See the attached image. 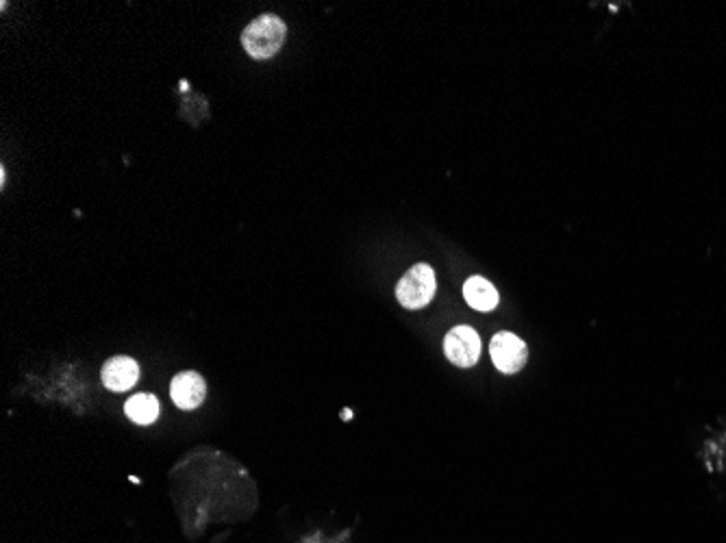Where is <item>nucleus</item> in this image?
<instances>
[{
    "instance_id": "nucleus-1",
    "label": "nucleus",
    "mask_w": 726,
    "mask_h": 543,
    "mask_svg": "<svg viewBox=\"0 0 726 543\" xmlns=\"http://www.w3.org/2000/svg\"><path fill=\"white\" fill-rule=\"evenodd\" d=\"M287 24L279 16H259L248 24L242 33V44L253 59H270L279 53L285 44Z\"/></svg>"
},
{
    "instance_id": "nucleus-2",
    "label": "nucleus",
    "mask_w": 726,
    "mask_h": 543,
    "mask_svg": "<svg viewBox=\"0 0 726 543\" xmlns=\"http://www.w3.org/2000/svg\"><path fill=\"white\" fill-rule=\"evenodd\" d=\"M435 272L431 265L418 263L405 272L396 285V298L405 309H424L435 296Z\"/></svg>"
},
{
    "instance_id": "nucleus-3",
    "label": "nucleus",
    "mask_w": 726,
    "mask_h": 543,
    "mask_svg": "<svg viewBox=\"0 0 726 543\" xmlns=\"http://www.w3.org/2000/svg\"><path fill=\"white\" fill-rule=\"evenodd\" d=\"M444 355L457 368H474L481 359V337L472 326L450 328L444 337Z\"/></svg>"
},
{
    "instance_id": "nucleus-4",
    "label": "nucleus",
    "mask_w": 726,
    "mask_h": 543,
    "mask_svg": "<svg viewBox=\"0 0 726 543\" xmlns=\"http://www.w3.org/2000/svg\"><path fill=\"white\" fill-rule=\"evenodd\" d=\"M490 355L498 372L518 374L524 370V365L529 361V348L518 335L503 331L492 337Z\"/></svg>"
},
{
    "instance_id": "nucleus-5",
    "label": "nucleus",
    "mask_w": 726,
    "mask_h": 543,
    "mask_svg": "<svg viewBox=\"0 0 726 543\" xmlns=\"http://www.w3.org/2000/svg\"><path fill=\"white\" fill-rule=\"evenodd\" d=\"M170 396H172V402L177 404L181 411L198 409L207 398L205 378L194 370L179 372L170 383Z\"/></svg>"
},
{
    "instance_id": "nucleus-6",
    "label": "nucleus",
    "mask_w": 726,
    "mask_h": 543,
    "mask_svg": "<svg viewBox=\"0 0 726 543\" xmlns=\"http://www.w3.org/2000/svg\"><path fill=\"white\" fill-rule=\"evenodd\" d=\"M137 381H140V365L131 357L118 355L103 365V385L114 394L133 389Z\"/></svg>"
},
{
    "instance_id": "nucleus-7",
    "label": "nucleus",
    "mask_w": 726,
    "mask_h": 543,
    "mask_svg": "<svg viewBox=\"0 0 726 543\" xmlns=\"http://www.w3.org/2000/svg\"><path fill=\"white\" fill-rule=\"evenodd\" d=\"M463 296H466V302L474 309V311H494L498 307V292L496 287L483 279V276H472V279L466 281L463 285Z\"/></svg>"
},
{
    "instance_id": "nucleus-8",
    "label": "nucleus",
    "mask_w": 726,
    "mask_h": 543,
    "mask_svg": "<svg viewBox=\"0 0 726 543\" xmlns=\"http://www.w3.org/2000/svg\"><path fill=\"white\" fill-rule=\"evenodd\" d=\"M124 413L137 426H148L159 418V400L153 394H135L124 404Z\"/></svg>"
}]
</instances>
